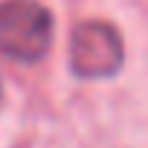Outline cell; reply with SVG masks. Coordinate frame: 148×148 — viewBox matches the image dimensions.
Wrapping results in <instances>:
<instances>
[{
	"label": "cell",
	"instance_id": "obj_1",
	"mask_svg": "<svg viewBox=\"0 0 148 148\" xmlns=\"http://www.w3.org/2000/svg\"><path fill=\"white\" fill-rule=\"evenodd\" d=\"M52 18L38 0L0 3V52L12 61L35 64L49 52Z\"/></svg>",
	"mask_w": 148,
	"mask_h": 148
},
{
	"label": "cell",
	"instance_id": "obj_2",
	"mask_svg": "<svg viewBox=\"0 0 148 148\" xmlns=\"http://www.w3.org/2000/svg\"><path fill=\"white\" fill-rule=\"evenodd\" d=\"M125 58V47L119 32L105 21H87L73 32L70 41V64L84 79H108L119 73Z\"/></svg>",
	"mask_w": 148,
	"mask_h": 148
}]
</instances>
